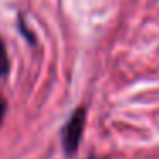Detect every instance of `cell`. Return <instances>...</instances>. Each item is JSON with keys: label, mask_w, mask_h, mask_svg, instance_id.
Segmentation results:
<instances>
[{"label": "cell", "mask_w": 159, "mask_h": 159, "mask_svg": "<svg viewBox=\"0 0 159 159\" xmlns=\"http://www.w3.org/2000/svg\"><path fill=\"white\" fill-rule=\"evenodd\" d=\"M5 111H7V101H5L4 98H0V125H2V121H4Z\"/></svg>", "instance_id": "cell-3"}, {"label": "cell", "mask_w": 159, "mask_h": 159, "mask_svg": "<svg viewBox=\"0 0 159 159\" xmlns=\"http://www.w3.org/2000/svg\"><path fill=\"white\" fill-rule=\"evenodd\" d=\"M87 159H94V157H93V156H89V157H87Z\"/></svg>", "instance_id": "cell-4"}, {"label": "cell", "mask_w": 159, "mask_h": 159, "mask_svg": "<svg viewBox=\"0 0 159 159\" xmlns=\"http://www.w3.org/2000/svg\"><path fill=\"white\" fill-rule=\"evenodd\" d=\"M84 127H86V108L79 106L70 113L67 123L62 127V132H60V135H62V149L65 156L72 157L79 151Z\"/></svg>", "instance_id": "cell-1"}, {"label": "cell", "mask_w": 159, "mask_h": 159, "mask_svg": "<svg viewBox=\"0 0 159 159\" xmlns=\"http://www.w3.org/2000/svg\"><path fill=\"white\" fill-rule=\"evenodd\" d=\"M11 72V60H9V53L5 50L4 41L0 39V77H7Z\"/></svg>", "instance_id": "cell-2"}]
</instances>
